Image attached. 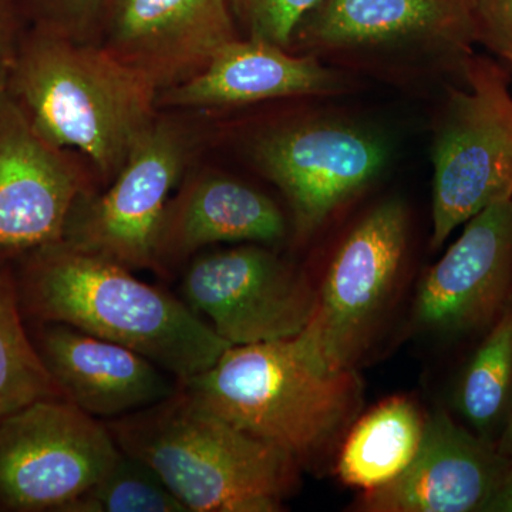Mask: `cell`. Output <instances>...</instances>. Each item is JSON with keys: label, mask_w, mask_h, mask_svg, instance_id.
I'll list each match as a JSON object with an SVG mask.
<instances>
[{"label": "cell", "mask_w": 512, "mask_h": 512, "mask_svg": "<svg viewBox=\"0 0 512 512\" xmlns=\"http://www.w3.org/2000/svg\"><path fill=\"white\" fill-rule=\"evenodd\" d=\"M512 461L446 412L427 416L409 467L390 483L363 491L366 512H484Z\"/></svg>", "instance_id": "cell-15"}, {"label": "cell", "mask_w": 512, "mask_h": 512, "mask_svg": "<svg viewBox=\"0 0 512 512\" xmlns=\"http://www.w3.org/2000/svg\"><path fill=\"white\" fill-rule=\"evenodd\" d=\"M495 447H497L498 453L512 461V410L507 423L501 430L500 437L495 441Z\"/></svg>", "instance_id": "cell-28"}, {"label": "cell", "mask_w": 512, "mask_h": 512, "mask_svg": "<svg viewBox=\"0 0 512 512\" xmlns=\"http://www.w3.org/2000/svg\"><path fill=\"white\" fill-rule=\"evenodd\" d=\"M156 84L104 47L39 25L16 50L8 93L40 136L89 157L107 183L156 120Z\"/></svg>", "instance_id": "cell-2"}, {"label": "cell", "mask_w": 512, "mask_h": 512, "mask_svg": "<svg viewBox=\"0 0 512 512\" xmlns=\"http://www.w3.org/2000/svg\"><path fill=\"white\" fill-rule=\"evenodd\" d=\"M288 234L284 212L251 185L202 174L185 181L168 201L158 229L156 259L160 274L195 252L220 242L274 244Z\"/></svg>", "instance_id": "cell-18"}, {"label": "cell", "mask_w": 512, "mask_h": 512, "mask_svg": "<svg viewBox=\"0 0 512 512\" xmlns=\"http://www.w3.org/2000/svg\"><path fill=\"white\" fill-rule=\"evenodd\" d=\"M353 74L264 40L238 39L218 50L202 72L158 92L157 106L227 109L289 97L352 92Z\"/></svg>", "instance_id": "cell-17"}, {"label": "cell", "mask_w": 512, "mask_h": 512, "mask_svg": "<svg viewBox=\"0 0 512 512\" xmlns=\"http://www.w3.org/2000/svg\"><path fill=\"white\" fill-rule=\"evenodd\" d=\"M247 153L284 195L296 235L309 238L375 183L390 163L392 146L362 121L309 111L256 131Z\"/></svg>", "instance_id": "cell-7"}, {"label": "cell", "mask_w": 512, "mask_h": 512, "mask_svg": "<svg viewBox=\"0 0 512 512\" xmlns=\"http://www.w3.org/2000/svg\"><path fill=\"white\" fill-rule=\"evenodd\" d=\"M90 194L83 168L37 133L8 90L0 93V265L62 241L73 208Z\"/></svg>", "instance_id": "cell-12"}, {"label": "cell", "mask_w": 512, "mask_h": 512, "mask_svg": "<svg viewBox=\"0 0 512 512\" xmlns=\"http://www.w3.org/2000/svg\"><path fill=\"white\" fill-rule=\"evenodd\" d=\"M477 46L498 59H512V0H467Z\"/></svg>", "instance_id": "cell-24"}, {"label": "cell", "mask_w": 512, "mask_h": 512, "mask_svg": "<svg viewBox=\"0 0 512 512\" xmlns=\"http://www.w3.org/2000/svg\"><path fill=\"white\" fill-rule=\"evenodd\" d=\"M64 512H188L153 468L121 451L106 474Z\"/></svg>", "instance_id": "cell-22"}, {"label": "cell", "mask_w": 512, "mask_h": 512, "mask_svg": "<svg viewBox=\"0 0 512 512\" xmlns=\"http://www.w3.org/2000/svg\"><path fill=\"white\" fill-rule=\"evenodd\" d=\"M39 10L42 23L74 35L100 25L109 0H29Z\"/></svg>", "instance_id": "cell-25"}, {"label": "cell", "mask_w": 512, "mask_h": 512, "mask_svg": "<svg viewBox=\"0 0 512 512\" xmlns=\"http://www.w3.org/2000/svg\"><path fill=\"white\" fill-rule=\"evenodd\" d=\"M484 512H512V466Z\"/></svg>", "instance_id": "cell-27"}, {"label": "cell", "mask_w": 512, "mask_h": 512, "mask_svg": "<svg viewBox=\"0 0 512 512\" xmlns=\"http://www.w3.org/2000/svg\"><path fill=\"white\" fill-rule=\"evenodd\" d=\"M26 323H64L146 356L177 382L210 369L229 343L173 293L59 241L13 264Z\"/></svg>", "instance_id": "cell-1"}, {"label": "cell", "mask_w": 512, "mask_h": 512, "mask_svg": "<svg viewBox=\"0 0 512 512\" xmlns=\"http://www.w3.org/2000/svg\"><path fill=\"white\" fill-rule=\"evenodd\" d=\"M456 407L477 436L495 444L512 410V302L467 363Z\"/></svg>", "instance_id": "cell-20"}, {"label": "cell", "mask_w": 512, "mask_h": 512, "mask_svg": "<svg viewBox=\"0 0 512 512\" xmlns=\"http://www.w3.org/2000/svg\"><path fill=\"white\" fill-rule=\"evenodd\" d=\"M123 453L156 471L188 512H278L299 464L220 419L178 387L146 409L104 420Z\"/></svg>", "instance_id": "cell-4"}, {"label": "cell", "mask_w": 512, "mask_h": 512, "mask_svg": "<svg viewBox=\"0 0 512 512\" xmlns=\"http://www.w3.org/2000/svg\"><path fill=\"white\" fill-rule=\"evenodd\" d=\"M13 0H0V93L8 90L10 72L15 62L13 49Z\"/></svg>", "instance_id": "cell-26"}, {"label": "cell", "mask_w": 512, "mask_h": 512, "mask_svg": "<svg viewBox=\"0 0 512 512\" xmlns=\"http://www.w3.org/2000/svg\"><path fill=\"white\" fill-rule=\"evenodd\" d=\"M505 63L510 64V69H511V72H512V59L505 60Z\"/></svg>", "instance_id": "cell-29"}, {"label": "cell", "mask_w": 512, "mask_h": 512, "mask_svg": "<svg viewBox=\"0 0 512 512\" xmlns=\"http://www.w3.org/2000/svg\"><path fill=\"white\" fill-rule=\"evenodd\" d=\"M457 241L424 274L414 323L444 339L488 330L512 302V200L466 222Z\"/></svg>", "instance_id": "cell-13"}, {"label": "cell", "mask_w": 512, "mask_h": 512, "mask_svg": "<svg viewBox=\"0 0 512 512\" xmlns=\"http://www.w3.org/2000/svg\"><path fill=\"white\" fill-rule=\"evenodd\" d=\"M501 60L471 52L450 87L431 138L430 247L461 225L512 200V90Z\"/></svg>", "instance_id": "cell-6"}, {"label": "cell", "mask_w": 512, "mask_h": 512, "mask_svg": "<svg viewBox=\"0 0 512 512\" xmlns=\"http://www.w3.org/2000/svg\"><path fill=\"white\" fill-rule=\"evenodd\" d=\"M320 0H228L237 28L247 39L288 50L293 33Z\"/></svg>", "instance_id": "cell-23"}, {"label": "cell", "mask_w": 512, "mask_h": 512, "mask_svg": "<svg viewBox=\"0 0 512 512\" xmlns=\"http://www.w3.org/2000/svg\"><path fill=\"white\" fill-rule=\"evenodd\" d=\"M409 238V211L394 198L367 211L336 249L311 322L295 338L320 366L355 369L365 355L399 285Z\"/></svg>", "instance_id": "cell-8"}, {"label": "cell", "mask_w": 512, "mask_h": 512, "mask_svg": "<svg viewBox=\"0 0 512 512\" xmlns=\"http://www.w3.org/2000/svg\"><path fill=\"white\" fill-rule=\"evenodd\" d=\"M178 387L202 409L281 448L299 466L332 450L363 403L355 369L320 366L295 338L229 346L210 369Z\"/></svg>", "instance_id": "cell-3"}, {"label": "cell", "mask_w": 512, "mask_h": 512, "mask_svg": "<svg viewBox=\"0 0 512 512\" xmlns=\"http://www.w3.org/2000/svg\"><path fill=\"white\" fill-rule=\"evenodd\" d=\"M26 325L64 399L96 419H119L177 392L170 373L126 346L64 323Z\"/></svg>", "instance_id": "cell-16"}, {"label": "cell", "mask_w": 512, "mask_h": 512, "mask_svg": "<svg viewBox=\"0 0 512 512\" xmlns=\"http://www.w3.org/2000/svg\"><path fill=\"white\" fill-rule=\"evenodd\" d=\"M43 399H64L30 338L13 265H0V421Z\"/></svg>", "instance_id": "cell-21"}, {"label": "cell", "mask_w": 512, "mask_h": 512, "mask_svg": "<svg viewBox=\"0 0 512 512\" xmlns=\"http://www.w3.org/2000/svg\"><path fill=\"white\" fill-rule=\"evenodd\" d=\"M183 301L231 346L293 339L311 322L316 291L298 271L261 244L192 259Z\"/></svg>", "instance_id": "cell-11"}, {"label": "cell", "mask_w": 512, "mask_h": 512, "mask_svg": "<svg viewBox=\"0 0 512 512\" xmlns=\"http://www.w3.org/2000/svg\"><path fill=\"white\" fill-rule=\"evenodd\" d=\"M426 419L409 397L377 404L352 424L343 440L336 464L340 480L369 491L399 477L416 457Z\"/></svg>", "instance_id": "cell-19"}, {"label": "cell", "mask_w": 512, "mask_h": 512, "mask_svg": "<svg viewBox=\"0 0 512 512\" xmlns=\"http://www.w3.org/2000/svg\"><path fill=\"white\" fill-rule=\"evenodd\" d=\"M100 25L104 49L158 90L202 72L239 37L228 0H109Z\"/></svg>", "instance_id": "cell-14"}, {"label": "cell", "mask_w": 512, "mask_h": 512, "mask_svg": "<svg viewBox=\"0 0 512 512\" xmlns=\"http://www.w3.org/2000/svg\"><path fill=\"white\" fill-rule=\"evenodd\" d=\"M477 46L467 0H320L289 52L386 79L461 72Z\"/></svg>", "instance_id": "cell-5"}, {"label": "cell", "mask_w": 512, "mask_h": 512, "mask_svg": "<svg viewBox=\"0 0 512 512\" xmlns=\"http://www.w3.org/2000/svg\"><path fill=\"white\" fill-rule=\"evenodd\" d=\"M120 453L104 421L37 400L0 421V512H64Z\"/></svg>", "instance_id": "cell-9"}, {"label": "cell", "mask_w": 512, "mask_h": 512, "mask_svg": "<svg viewBox=\"0 0 512 512\" xmlns=\"http://www.w3.org/2000/svg\"><path fill=\"white\" fill-rule=\"evenodd\" d=\"M188 153L190 140L180 126L154 120L131 148L110 187L77 202L62 241L131 271L148 269L160 274L158 229Z\"/></svg>", "instance_id": "cell-10"}]
</instances>
